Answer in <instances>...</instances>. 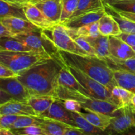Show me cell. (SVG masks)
<instances>
[{"instance_id": "obj_1", "label": "cell", "mask_w": 135, "mask_h": 135, "mask_svg": "<svg viewBox=\"0 0 135 135\" xmlns=\"http://www.w3.org/2000/svg\"><path fill=\"white\" fill-rule=\"evenodd\" d=\"M61 67L60 59L55 54L49 60L19 73L17 78L27 89L30 96L55 97Z\"/></svg>"}, {"instance_id": "obj_2", "label": "cell", "mask_w": 135, "mask_h": 135, "mask_svg": "<svg viewBox=\"0 0 135 135\" xmlns=\"http://www.w3.org/2000/svg\"><path fill=\"white\" fill-rule=\"evenodd\" d=\"M57 55L63 63L80 70L110 90L117 86L113 71L104 59L96 56L78 55L59 50Z\"/></svg>"}, {"instance_id": "obj_3", "label": "cell", "mask_w": 135, "mask_h": 135, "mask_svg": "<svg viewBox=\"0 0 135 135\" xmlns=\"http://www.w3.org/2000/svg\"><path fill=\"white\" fill-rule=\"evenodd\" d=\"M51 57L50 54L32 50L29 51H0V63L17 75Z\"/></svg>"}, {"instance_id": "obj_4", "label": "cell", "mask_w": 135, "mask_h": 135, "mask_svg": "<svg viewBox=\"0 0 135 135\" xmlns=\"http://www.w3.org/2000/svg\"><path fill=\"white\" fill-rule=\"evenodd\" d=\"M55 98L64 100L67 99L76 100L80 103L83 108L89 109L95 112H100L112 116L119 115L121 109L118 105L110 102L88 97L75 90L58 85L56 89Z\"/></svg>"}, {"instance_id": "obj_5", "label": "cell", "mask_w": 135, "mask_h": 135, "mask_svg": "<svg viewBox=\"0 0 135 135\" xmlns=\"http://www.w3.org/2000/svg\"><path fill=\"white\" fill-rule=\"evenodd\" d=\"M42 33L59 50L78 55H89L76 43L67 28L62 24H57L48 29L42 30Z\"/></svg>"}, {"instance_id": "obj_6", "label": "cell", "mask_w": 135, "mask_h": 135, "mask_svg": "<svg viewBox=\"0 0 135 135\" xmlns=\"http://www.w3.org/2000/svg\"><path fill=\"white\" fill-rule=\"evenodd\" d=\"M67 67L70 72L77 79L78 81L89 91L92 97L96 99L110 102L117 105V102L112 95V90H110L109 88L99 82L96 81V80L91 78L90 76L87 75L80 70L73 66L67 65Z\"/></svg>"}, {"instance_id": "obj_7", "label": "cell", "mask_w": 135, "mask_h": 135, "mask_svg": "<svg viewBox=\"0 0 135 135\" xmlns=\"http://www.w3.org/2000/svg\"><path fill=\"white\" fill-rule=\"evenodd\" d=\"M32 50L47 53L52 57L58 51L54 44L40 32H32L13 36Z\"/></svg>"}, {"instance_id": "obj_8", "label": "cell", "mask_w": 135, "mask_h": 135, "mask_svg": "<svg viewBox=\"0 0 135 135\" xmlns=\"http://www.w3.org/2000/svg\"><path fill=\"white\" fill-rule=\"evenodd\" d=\"M133 127H135V111L131 106H127L121 108L119 115L113 117L107 131L114 135Z\"/></svg>"}, {"instance_id": "obj_9", "label": "cell", "mask_w": 135, "mask_h": 135, "mask_svg": "<svg viewBox=\"0 0 135 135\" xmlns=\"http://www.w3.org/2000/svg\"><path fill=\"white\" fill-rule=\"evenodd\" d=\"M0 90L9 94L13 100L27 102L30 97L27 89L15 77H0Z\"/></svg>"}, {"instance_id": "obj_10", "label": "cell", "mask_w": 135, "mask_h": 135, "mask_svg": "<svg viewBox=\"0 0 135 135\" xmlns=\"http://www.w3.org/2000/svg\"><path fill=\"white\" fill-rule=\"evenodd\" d=\"M40 117L52 119L65 123L74 127L79 128L75 123L71 112L66 109L63 100L59 98H56L50 108Z\"/></svg>"}, {"instance_id": "obj_11", "label": "cell", "mask_w": 135, "mask_h": 135, "mask_svg": "<svg viewBox=\"0 0 135 135\" xmlns=\"http://www.w3.org/2000/svg\"><path fill=\"white\" fill-rule=\"evenodd\" d=\"M0 22L8 29L12 35L25 34L32 32H40L42 29L37 27L28 20L18 17H10L0 20Z\"/></svg>"}, {"instance_id": "obj_12", "label": "cell", "mask_w": 135, "mask_h": 135, "mask_svg": "<svg viewBox=\"0 0 135 135\" xmlns=\"http://www.w3.org/2000/svg\"><path fill=\"white\" fill-rule=\"evenodd\" d=\"M57 55V53H56ZM58 57V55H57ZM60 59V58L59 57ZM61 63V69L59 74V77H58V85L62 86L65 88H69V89L75 90L76 92H79L85 96H88V97H92L89 91L84 88L80 83L77 80V79L73 76L72 73L69 71V70L67 68V65L62 62Z\"/></svg>"}, {"instance_id": "obj_13", "label": "cell", "mask_w": 135, "mask_h": 135, "mask_svg": "<svg viewBox=\"0 0 135 135\" xmlns=\"http://www.w3.org/2000/svg\"><path fill=\"white\" fill-rule=\"evenodd\" d=\"M35 5L50 22L54 25L60 23L62 0H43Z\"/></svg>"}, {"instance_id": "obj_14", "label": "cell", "mask_w": 135, "mask_h": 135, "mask_svg": "<svg viewBox=\"0 0 135 135\" xmlns=\"http://www.w3.org/2000/svg\"><path fill=\"white\" fill-rule=\"evenodd\" d=\"M23 7L24 12L28 21L40 28L46 30L54 26V24L48 21L44 15L35 5L26 2H21Z\"/></svg>"}, {"instance_id": "obj_15", "label": "cell", "mask_w": 135, "mask_h": 135, "mask_svg": "<svg viewBox=\"0 0 135 135\" xmlns=\"http://www.w3.org/2000/svg\"><path fill=\"white\" fill-rule=\"evenodd\" d=\"M106 13L107 11L105 10V8L93 11L82 14L74 18H70L67 22L62 25L71 30H76L84 25L98 21Z\"/></svg>"}, {"instance_id": "obj_16", "label": "cell", "mask_w": 135, "mask_h": 135, "mask_svg": "<svg viewBox=\"0 0 135 135\" xmlns=\"http://www.w3.org/2000/svg\"><path fill=\"white\" fill-rule=\"evenodd\" d=\"M109 51L112 56L118 59L135 58V51L126 42L116 36H109Z\"/></svg>"}, {"instance_id": "obj_17", "label": "cell", "mask_w": 135, "mask_h": 135, "mask_svg": "<svg viewBox=\"0 0 135 135\" xmlns=\"http://www.w3.org/2000/svg\"><path fill=\"white\" fill-rule=\"evenodd\" d=\"M1 115L37 116L34 109L27 102L11 100L0 106Z\"/></svg>"}, {"instance_id": "obj_18", "label": "cell", "mask_w": 135, "mask_h": 135, "mask_svg": "<svg viewBox=\"0 0 135 135\" xmlns=\"http://www.w3.org/2000/svg\"><path fill=\"white\" fill-rule=\"evenodd\" d=\"M83 109L84 112H81L79 113V114L81 115L91 124L104 131H106L111 125L112 119L114 117L100 112L90 110L89 109L83 108Z\"/></svg>"}, {"instance_id": "obj_19", "label": "cell", "mask_w": 135, "mask_h": 135, "mask_svg": "<svg viewBox=\"0 0 135 135\" xmlns=\"http://www.w3.org/2000/svg\"><path fill=\"white\" fill-rule=\"evenodd\" d=\"M10 17H18L27 20L21 2L0 0V20Z\"/></svg>"}, {"instance_id": "obj_20", "label": "cell", "mask_w": 135, "mask_h": 135, "mask_svg": "<svg viewBox=\"0 0 135 135\" xmlns=\"http://www.w3.org/2000/svg\"><path fill=\"white\" fill-rule=\"evenodd\" d=\"M98 28L100 34L105 36H117L122 33L119 24L108 11L99 20Z\"/></svg>"}, {"instance_id": "obj_21", "label": "cell", "mask_w": 135, "mask_h": 135, "mask_svg": "<svg viewBox=\"0 0 135 135\" xmlns=\"http://www.w3.org/2000/svg\"><path fill=\"white\" fill-rule=\"evenodd\" d=\"M40 126L47 135H65L67 129L77 128L47 117H42V122Z\"/></svg>"}, {"instance_id": "obj_22", "label": "cell", "mask_w": 135, "mask_h": 135, "mask_svg": "<svg viewBox=\"0 0 135 135\" xmlns=\"http://www.w3.org/2000/svg\"><path fill=\"white\" fill-rule=\"evenodd\" d=\"M56 98L54 96H30L27 103L32 108L36 115L40 117L50 108Z\"/></svg>"}, {"instance_id": "obj_23", "label": "cell", "mask_w": 135, "mask_h": 135, "mask_svg": "<svg viewBox=\"0 0 135 135\" xmlns=\"http://www.w3.org/2000/svg\"><path fill=\"white\" fill-rule=\"evenodd\" d=\"M112 71L117 86L135 94V74L122 70Z\"/></svg>"}, {"instance_id": "obj_24", "label": "cell", "mask_w": 135, "mask_h": 135, "mask_svg": "<svg viewBox=\"0 0 135 135\" xmlns=\"http://www.w3.org/2000/svg\"><path fill=\"white\" fill-rule=\"evenodd\" d=\"M84 38V37H83ZM86 40L90 44L96 51L97 56L101 59L110 56L109 51V36H105L100 34L94 38L85 37Z\"/></svg>"}, {"instance_id": "obj_25", "label": "cell", "mask_w": 135, "mask_h": 135, "mask_svg": "<svg viewBox=\"0 0 135 135\" xmlns=\"http://www.w3.org/2000/svg\"><path fill=\"white\" fill-rule=\"evenodd\" d=\"M71 114L75 120L76 126L86 133L94 135H113L109 131L106 130L104 131L95 127L94 125L88 122L84 117H83L79 113L71 112Z\"/></svg>"}, {"instance_id": "obj_26", "label": "cell", "mask_w": 135, "mask_h": 135, "mask_svg": "<svg viewBox=\"0 0 135 135\" xmlns=\"http://www.w3.org/2000/svg\"><path fill=\"white\" fill-rule=\"evenodd\" d=\"M104 59L112 69L122 70L135 74V58L122 59L110 55Z\"/></svg>"}, {"instance_id": "obj_27", "label": "cell", "mask_w": 135, "mask_h": 135, "mask_svg": "<svg viewBox=\"0 0 135 135\" xmlns=\"http://www.w3.org/2000/svg\"><path fill=\"white\" fill-rule=\"evenodd\" d=\"M0 51H29L30 48L13 36L0 38Z\"/></svg>"}, {"instance_id": "obj_28", "label": "cell", "mask_w": 135, "mask_h": 135, "mask_svg": "<svg viewBox=\"0 0 135 135\" xmlns=\"http://www.w3.org/2000/svg\"><path fill=\"white\" fill-rule=\"evenodd\" d=\"M104 8L105 7L102 0H79L76 9L70 18L76 17L84 13Z\"/></svg>"}, {"instance_id": "obj_29", "label": "cell", "mask_w": 135, "mask_h": 135, "mask_svg": "<svg viewBox=\"0 0 135 135\" xmlns=\"http://www.w3.org/2000/svg\"><path fill=\"white\" fill-rule=\"evenodd\" d=\"M98 26L99 21L84 25V26L79 28L76 30H71L67 28L72 38L75 36H81L84 37V38L85 37L94 38V37H97L100 35Z\"/></svg>"}, {"instance_id": "obj_30", "label": "cell", "mask_w": 135, "mask_h": 135, "mask_svg": "<svg viewBox=\"0 0 135 135\" xmlns=\"http://www.w3.org/2000/svg\"><path fill=\"white\" fill-rule=\"evenodd\" d=\"M112 93L119 109L131 106L132 98L134 94L133 92L117 86L112 89Z\"/></svg>"}, {"instance_id": "obj_31", "label": "cell", "mask_w": 135, "mask_h": 135, "mask_svg": "<svg viewBox=\"0 0 135 135\" xmlns=\"http://www.w3.org/2000/svg\"><path fill=\"white\" fill-rule=\"evenodd\" d=\"M42 122V117L38 116L20 115L14 123L10 127L9 130L22 129L26 127L37 125L40 126Z\"/></svg>"}, {"instance_id": "obj_32", "label": "cell", "mask_w": 135, "mask_h": 135, "mask_svg": "<svg viewBox=\"0 0 135 135\" xmlns=\"http://www.w3.org/2000/svg\"><path fill=\"white\" fill-rule=\"evenodd\" d=\"M107 9L114 11H123L135 14V0H123L110 3L104 4Z\"/></svg>"}, {"instance_id": "obj_33", "label": "cell", "mask_w": 135, "mask_h": 135, "mask_svg": "<svg viewBox=\"0 0 135 135\" xmlns=\"http://www.w3.org/2000/svg\"><path fill=\"white\" fill-rule=\"evenodd\" d=\"M79 0H62V12L60 23L67 22L76 9Z\"/></svg>"}, {"instance_id": "obj_34", "label": "cell", "mask_w": 135, "mask_h": 135, "mask_svg": "<svg viewBox=\"0 0 135 135\" xmlns=\"http://www.w3.org/2000/svg\"><path fill=\"white\" fill-rule=\"evenodd\" d=\"M109 10H110V9H109ZM112 11L113 12V13H110V14L113 16L114 19L117 22V23L119 24V26L120 28H121V32H122L123 33H127V34H135V22L121 17L119 15H118L117 13L113 11Z\"/></svg>"}, {"instance_id": "obj_35", "label": "cell", "mask_w": 135, "mask_h": 135, "mask_svg": "<svg viewBox=\"0 0 135 135\" xmlns=\"http://www.w3.org/2000/svg\"><path fill=\"white\" fill-rule=\"evenodd\" d=\"M11 131L15 135H47L40 126L37 125Z\"/></svg>"}, {"instance_id": "obj_36", "label": "cell", "mask_w": 135, "mask_h": 135, "mask_svg": "<svg viewBox=\"0 0 135 135\" xmlns=\"http://www.w3.org/2000/svg\"><path fill=\"white\" fill-rule=\"evenodd\" d=\"M73 38L75 40L76 43L81 47V49H83L85 52H86L88 54V55L98 57L94 49L92 47L90 44L85 38L81 36H75Z\"/></svg>"}, {"instance_id": "obj_37", "label": "cell", "mask_w": 135, "mask_h": 135, "mask_svg": "<svg viewBox=\"0 0 135 135\" xmlns=\"http://www.w3.org/2000/svg\"><path fill=\"white\" fill-rule=\"evenodd\" d=\"M20 115L0 114V128L9 129Z\"/></svg>"}, {"instance_id": "obj_38", "label": "cell", "mask_w": 135, "mask_h": 135, "mask_svg": "<svg viewBox=\"0 0 135 135\" xmlns=\"http://www.w3.org/2000/svg\"><path fill=\"white\" fill-rule=\"evenodd\" d=\"M63 104L66 109H68L71 112H75V113H80L83 109L82 105H80L79 102L71 99L63 100Z\"/></svg>"}, {"instance_id": "obj_39", "label": "cell", "mask_w": 135, "mask_h": 135, "mask_svg": "<svg viewBox=\"0 0 135 135\" xmlns=\"http://www.w3.org/2000/svg\"><path fill=\"white\" fill-rule=\"evenodd\" d=\"M116 37L126 42L131 47H135V34H127L122 32Z\"/></svg>"}, {"instance_id": "obj_40", "label": "cell", "mask_w": 135, "mask_h": 135, "mask_svg": "<svg viewBox=\"0 0 135 135\" xmlns=\"http://www.w3.org/2000/svg\"><path fill=\"white\" fill-rule=\"evenodd\" d=\"M17 74L0 63V77H15Z\"/></svg>"}, {"instance_id": "obj_41", "label": "cell", "mask_w": 135, "mask_h": 135, "mask_svg": "<svg viewBox=\"0 0 135 135\" xmlns=\"http://www.w3.org/2000/svg\"><path fill=\"white\" fill-rule=\"evenodd\" d=\"M65 135H94L83 131L80 128H70L67 129Z\"/></svg>"}, {"instance_id": "obj_42", "label": "cell", "mask_w": 135, "mask_h": 135, "mask_svg": "<svg viewBox=\"0 0 135 135\" xmlns=\"http://www.w3.org/2000/svg\"><path fill=\"white\" fill-rule=\"evenodd\" d=\"M11 100H13L11 96H10L7 92L0 90V106Z\"/></svg>"}, {"instance_id": "obj_43", "label": "cell", "mask_w": 135, "mask_h": 135, "mask_svg": "<svg viewBox=\"0 0 135 135\" xmlns=\"http://www.w3.org/2000/svg\"><path fill=\"white\" fill-rule=\"evenodd\" d=\"M114 12H115V13H117V14L119 15L121 17H123V18H126V19L129 20V21H133V22H135V14H134V13H127V12H123V11H114Z\"/></svg>"}, {"instance_id": "obj_44", "label": "cell", "mask_w": 135, "mask_h": 135, "mask_svg": "<svg viewBox=\"0 0 135 135\" xmlns=\"http://www.w3.org/2000/svg\"><path fill=\"white\" fill-rule=\"evenodd\" d=\"M5 36H13V35L8 30V29L0 22V38Z\"/></svg>"}, {"instance_id": "obj_45", "label": "cell", "mask_w": 135, "mask_h": 135, "mask_svg": "<svg viewBox=\"0 0 135 135\" xmlns=\"http://www.w3.org/2000/svg\"><path fill=\"white\" fill-rule=\"evenodd\" d=\"M114 135H135V127H133L125 131L121 132V133H117Z\"/></svg>"}, {"instance_id": "obj_46", "label": "cell", "mask_w": 135, "mask_h": 135, "mask_svg": "<svg viewBox=\"0 0 135 135\" xmlns=\"http://www.w3.org/2000/svg\"><path fill=\"white\" fill-rule=\"evenodd\" d=\"M0 135H15L9 129L0 128Z\"/></svg>"}, {"instance_id": "obj_47", "label": "cell", "mask_w": 135, "mask_h": 135, "mask_svg": "<svg viewBox=\"0 0 135 135\" xmlns=\"http://www.w3.org/2000/svg\"><path fill=\"white\" fill-rule=\"evenodd\" d=\"M43 1V0H24L22 2H26V3H32L34 4V5H36L38 3L40 2V1Z\"/></svg>"}, {"instance_id": "obj_48", "label": "cell", "mask_w": 135, "mask_h": 135, "mask_svg": "<svg viewBox=\"0 0 135 135\" xmlns=\"http://www.w3.org/2000/svg\"><path fill=\"white\" fill-rule=\"evenodd\" d=\"M131 108H133V110L135 111V94H134V96H133V98H132L131 105Z\"/></svg>"}, {"instance_id": "obj_49", "label": "cell", "mask_w": 135, "mask_h": 135, "mask_svg": "<svg viewBox=\"0 0 135 135\" xmlns=\"http://www.w3.org/2000/svg\"><path fill=\"white\" fill-rule=\"evenodd\" d=\"M104 4H107V3H113L116 2V1H123V0H102Z\"/></svg>"}, {"instance_id": "obj_50", "label": "cell", "mask_w": 135, "mask_h": 135, "mask_svg": "<svg viewBox=\"0 0 135 135\" xmlns=\"http://www.w3.org/2000/svg\"><path fill=\"white\" fill-rule=\"evenodd\" d=\"M7 1H11V2H15V3L19 2V0H7Z\"/></svg>"}, {"instance_id": "obj_51", "label": "cell", "mask_w": 135, "mask_h": 135, "mask_svg": "<svg viewBox=\"0 0 135 135\" xmlns=\"http://www.w3.org/2000/svg\"><path fill=\"white\" fill-rule=\"evenodd\" d=\"M24 0H19V2H22V1H23Z\"/></svg>"}]
</instances>
